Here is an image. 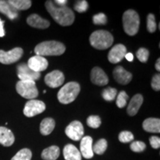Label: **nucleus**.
I'll use <instances>...</instances> for the list:
<instances>
[{
    "instance_id": "1",
    "label": "nucleus",
    "mask_w": 160,
    "mask_h": 160,
    "mask_svg": "<svg viewBox=\"0 0 160 160\" xmlns=\"http://www.w3.org/2000/svg\"><path fill=\"white\" fill-rule=\"evenodd\" d=\"M45 8L56 22L60 25L69 26L74 22V13L67 6H58L53 1L48 0L45 2Z\"/></svg>"
},
{
    "instance_id": "2",
    "label": "nucleus",
    "mask_w": 160,
    "mask_h": 160,
    "mask_svg": "<svg viewBox=\"0 0 160 160\" xmlns=\"http://www.w3.org/2000/svg\"><path fill=\"white\" fill-rule=\"evenodd\" d=\"M65 46L63 43L58 41H45L38 44L35 47L36 55L45 57V56H60L65 51Z\"/></svg>"
},
{
    "instance_id": "3",
    "label": "nucleus",
    "mask_w": 160,
    "mask_h": 160,
    "mask_svg": "<svg viewBox=\"0 0 160 160\" xmlns=\"http://www.w3.org/2000/svg\"><path fill=\"white\" fill-rule=\"evenodd\" d=\"M80 90H81L80 85L77 82H68L62 86L58 92V100L60 103L64 105L73 102L79 95Z\"/></svg>"
},
{
    "instance_id": "4",
    "label": "nucleus",
    "mask_w": 160,
    "mask_h": 160,
    "mask_svg": "<svg viewBox=\"0 0 160 160\" xmlns=\"http://www.w3.org/2000/svg\"><path fill=\"white\" fill-rule=\"evenodd\" d=\"M89 39L92 47L98 50L109 48L113 42V37L111 33L104 30L93 32Z\"/></svg>"
},
{
    "instance_id": "5",
    "label": "nucleus",
    "mask_w": 160,
    "mask_h": 160,
    "mask_svg": "<svg viewBox=\"0 0 160 160\" xmlns=\"http://www.w3.org/2000/svg\"><path fill=\"white\" fill-rule=\"evenodd\" d=\"M124 31L128 35L134 36L139 31L140 19L139 16L134 10H128L122 17Z\"/></svg>"
},
{
    "instance_id": "6",
    "label": "nucleus",
    "mask_w": 160,
    "mask_h": 160,
    "mask_svg": "<svg viewBox=\"0 0 160 160\" xmlns=\"http://www.w3.org/2000/svg\"><path fill=\"white\" fill-rule=\"evenodd\" d=\"M17 93L27 99H34L39 95V91L33 81H22L19 80L16 85Z\"/></svg>"
},
{
    "instance_id": "7",
    "label": "nucleus",
    "mask_w": 160,
    "mask_h": 160,
    "mask_svg": "<svg viewBox=\"0 0 160 160\" xmlns=\"http://www.w3.org/2000/svg\"><path fill=\"white\" fill-rule=\"evenodd\" d=\"M45 108L46 105L42 101L31 99L26 102L23 113L27 117H33L45 111Z\"/></svg>"
},
{
    "instance_id": "8",
    "label": "nucleus",
    "mask_w": 160,
    "mask_h": 160,
    "mask_svg": "<svg viewBox=\"0 0 160 160\" xmlns=\"http://www.w3.org/2000/svg\"><path fill=\"white\" fill-rule=\"evenodd\" d=\"M23 55V49L15 48L9 51L0 50V63L4 65H11L21 59Z\"/></svg>"
},
{
    "instance_id": "9",
    "label": "nucleus",
    "mask_w": 160,
    "mask_h": 160,
    "mask_svg": "<svg viewBox=\"0 0 160 160\" xmlns=\"http://www.w3.org/2000/svg\"><path fill=\"white\" fill-rule=\"evenodd\" d=\"M65 134L73 141L81 140L84 135V127L82 124L77 120L71 122L66 128Z\"/></svg>"
},
{
    "instance_id": "10",
    "label": "nucleus",
    "mask_w": 160,
    "mask_h": 160,
    "mask_svg": "<svg viewBox=\"0 0 160 160\" xmlns=\"http://www.w3.org/2000/svg\"><path fill=\"white\" fill-rule=\"evenodd\" d=\"M17 76L22 81L35 82L41 77V73L32 71L26 63H22L17 66Z\"/></svg>"
},
{
    "instance_id": "11",
    "label": "nucleus",
    "mask_w": 160,
    "mask_h": 160,
    "mask_svg": "<svg viewBox=\"0 0 160 160\" xmlns=\"http://www.w3.org/2000/svg\"><path fill=\"white\" fill-rule=\"evenodd\" d=\"M127 48L122 44H117L112 48L108 55V59L112 64L119 63L125 58Z\"/></svg>"
},
{
    "instance_id": "12",
    "label": "nucleus",
    "mask_w": 160,
    "mask_h": 160,
    "mask_svg": "<svg viewBox=\"0 0 160 160\" xmlns=\"http://www.w3.org/2000/svg\"><path fill=\"white\" fill-rule=\"evenodd\" d=\"M65 81V77L62 71L55 70L51 73L46 74L45 77V82L48 87L52 88L59 87L62 85Z\"/></svg>"
},
{
    "instance_id": "13",
    "label": "nucleus",
    "mask_w": 160,
    "mask_h": 160,
    "mask_svg": "<svg viewBox=\"0 0 160 160\" xmlns=\"http://www.w3.org/2000/svg\"><path fill=\"white\" fill-rule=\"evenodd\" d=\"M27 65L32 71L37 73L45 71L48 67V62L45 57L36 55L29 59Z\"/></svg>"
},
{
    "instance_id": "14",
    "label": "nucleus",
    "mask_w": 160,
    "mask_h": 160,
    "mask_svg": "<svg viewBox=\"0 0 160 160\" xmlns=\"http://www.w3.org/2000/svg\"><path fill=\"white\" fill-rule=\"evenodd\" d=\"M91 80L94 85L104 86L108 83V77L101 68L94 67L91 72Z\"/></svg>"
},
{
    "instance_id": "15",
    "label": "nucleus",
    "mask_w": 160,
    "mask_h": 160,
    "mask_svg": "<svg viewBox=\"0 0 160 160\" xmlns=\"http://www.w3.org/2000/svg\"><path fill=\"white\" fill-rule=\"evenodd\" d=\"M113 76L116 81L121 85H128L131 82L133 78L132 73L126 71L122 66H117L115 68L113 71Z\"/></svg>"
},
{
    "instance_id": "16",
    "label": "nucleus",
    "mask_w": 160,
    "mask_h": 160,
    "mask_svg": "<svg viewBox=\"0 0 160 160\" xmlns=\"http://www.w3.org/2000/svg\"><path fill=\"white\" fill-rule=\"evenodd\" d=\"M80 153L85 159H91L93 157V139L89 136L82 138L80 142Z\"/></svg>"
},
{
    "instance_id": "17",
    "label": "nucleus",
    "mask_w": 160,
    "mask_h": 160,
    "mask_svg": "<svg viewBox=\"0 0 160 160\" xmlns=\"http://www.w3.org/2000/svg\"><path fill=\"white\" fill-rule=\"evenodd\" d=\"M27 23L31 27L39 29H46L50 26L48 20L43 19L38 14H31L27 18Z\"/></svg>"
},
{
    "instance_id": "18",
    "label": "nucleus",
    "mask_w": 160,
    "mask_h": 160,
    "mask_svg": "<svg viewBox=\"0 0 160 160\" xmlns=\"http://www.w3.org/2000/svg\"><path fill=\"white\" fill-rule=\"evenodd\" d=\"M143 103V97L142 95L139 94H136L134 97L131 99L130 102L128 105L127 108V113L131 117H133L135 116L139 111L140 108H141L142 105Z\"/></svg>"
},
{
    "instance_id": "19",
    "label": "nucleus",
    "mask_w": 160,
    "mask_h": 160,
    "mask_svg": "<svg viewBox=\"0 0 160 160\" xmlns=\"http://www.w3.org/2000/svg\"><path fill=\"white\" fill-rule=\"evenodd\" d=\"M0 13L7 16L11 20H14L19 17V12L8 2V1L0 0Z\"/></svg>"
},
{
    "instance_id": "20",
    "label": "nucleus",
    "mask_w": 160,
    "mask_h": 160,
    "mask_svg": "<svg viewBox=\"0 0 160 160\" xmlns=\"http://www.w3.org/2000/svg\"><path fill=\"white\" fill-rule=\"evenodd\" d=\"M15 137L13 132L5 127L0 126V144L5 147H10L14 143Z\"/></svg>"
},
{
    "instance_id": "21",
    "label": "nucleus",
    "mask_w": 160,
    "mask_h": 160,
    "mask_svg": "<svg viewBox=\"0 0 160 160\" xmlns=\"http://www.w3.org/2000/svg\"><path fill=\"white\" fill-rule=\"evenodd\" d=\"M63 155L65 160H82V155L77 147L72 144L65 145L63 149Z\"/></svg>"
},
{
    "instance_id": "22",
    "label": "nucleus",
    "mask_w": 160,
    "mask_h": 160,
    "mask_svg": "<svg viewBox=\"0 0 160 160\" xmlns=\"http://www.w3.org/2000/svg\"><path fill=\"white\" fill-rule=\"evenodd\" d=\"M143 129L150 133H159L160 119L159 118H148L142 124Z\"/></svg>"
},
{
    "instance_id": "23",
    "label": "nucleus",
    "mask_w": 160,
    "mask_h": 160,
    "mask_svg": "<svg viewBox=\"0 0 160 160\" xmlns=\"http://www.w3.org/2000/svg\"><path fill=\"white\" fill-rule=\"evenodd\" d=\"M60 155V149L58 146L52 145L42 152L41 157L44 160H57Z\"/></svg>"
},
{
    "instance_id": "24",
    "label": "nucleus",
    "mask_w": 160,
    "mask_h": 160,
    "mask_svg": "<svg viewBox=\"0 0 160 160\" xmlns=\"http://www.w3.org/2000/svg\"><path fill=\"white\" fill-rule=\"evenodd\" d=\"M56 125L54 119L52 118L48 117L44 119L40 124V133L43 136H48L51 134L53 131Z\"/></svg>"
},
{
    "instance_id": "25",
    "label": "nucleus",
    "mask_w": 160,
    "mask_h": 160,
    "mask_svg": "<svg viewBox=\"0 0 160 160\" xmlns=\"http://www.w3.org/2000/svg\"><path fill=\"white\" fill-rule=\"evenodd\" d=\"M8 2L17 11H25L31 7L32 2L30 0H9Z\"/></svg>"
},
{
    "instance_id": "26",
    "label": "nucleus",
    "mask_w": 160,
    "mask_h": 160,
    "mask_svg": "<svg viewBox=\"0 0 160 160\" xmlns=\"http://www.w3.org/2000/svg\"><path fill=\"white\" fill-rule=\"evenodd\" d=\"M108 148V142L105 139H101L98 140L95 145L93 146V153L97 154L102 155L105 153Z\"/></svg>"
},
{
    "instance_id": "27",
    "label": "nucleus",
    "mask_w": 160,
    "mask_h": 160,
    "mask_svg": "<svg viewBox=\"0 0 160 160\" xmlns=\"http://www.w3.org/2000/svg\"><path fill=\"white\" fill-rule=\"evenodd\" d=\"M32 152L28 148H23L18 151L11 160H31Z\"/></svg>"
},
{
    "instance_id": "28",
    "label": "nucleus",
    "mask_w": 160,
    "mask_h": 160,
    "mask_svg": "<svg viewBox=\"0 0 160 160\" xmlns=\"http://www.w3.org/2000/svg\"><path fill=\"white\" fill-rule=\"evenodd\" d=\"M117 94V90L113 88H107L102 91V96L106 101H113L115 99Z\"/></svg>"
},
{
    "instance_id": "29",
    "label": "nucleus",
    "mask_w": 160,
    "mask_h": 160,
    "mask_svg": "<svg viewBox=\"0 0 160 160\" xmlns=\"http://www.w3.org/2000/svg\"><path fill=\"white\" fill-rule=\"evenodd\" d=\"M128 98V95L126 93L125 91H122L121 92H119V93L117 96V102H116L117 107L119 108H122L125 107L127 105Z\"/></svg>"
},
{
    "instance_id": "30",
    "label": "nucleus",
    "mask_w": 160,
    "mask_h": 160,
    "mask_svg": "<svg viewBox=\"0 0 160 160\" xmlns=\"http://www.w3.org/2000/svg\"><path fill=\"white\" fill-rule=\"evenodd\" d=\"M147 30L151 33H154L157 30V22L153 13H149L147 17Z\"/></svg>"
},
{
    "instance_id": "31",
    "label": "nucleus",
    "mask_w": 160,
    "mask_h": 160,
    "mask_svg": "<svg viewBox=\"0 0 160 160\" xmlns=\"http://www.w3.org/2000/svg\"><path fill=\"white\" fill-rule=\"evenodd\" d=\"M101 119L99 116L91 115L87 119V125L92 128H98L101 125Z\"/></svg>"
},
{
    "instance_id": "32",
    "label": "nucleus",
    "mask_w": 160,
    "mask_h": 160,
    "mask_svg": "<svg viewBox=\"0 0 160 160\" xmlns=\"http://www.w3.org/2000/svg\"><path fill=\"white\" fill-rule=\"evenodd\" d=\"M149 51L145 48H140L137 52V57L141 62L145 63L147 62L148 59L149 58Z\"/></svg>"
},
{
    "instance_id": "33",
    "label": "nucleus",
    "mask_w": 160,
    "mask_h": 160,
    "mask_svg": "<svg viewBox=\"0 0 160 160\" xmlns=\"http://www.w3.org/2000/svg\"><path fill=\"white\" fill-rule=\"evenodd\" d=\"M133 139H134V136L130 131H122L119 135V140L122 143L131 142Z\"/></svg>"
},
{
    "instance_id": "34",
    "label": "nucleus",
    "mask_w": 160,
    "mask_h": 160,
    "mask_svg": "<svg viewBox=\"0 0 160 160\" xmlns=\"http://www.w3.org/2000/svg\"><path fill=\"white\" fill-rule=\"evenodd\" d=\"M130 148H131L132 151L136 152V153H140V152L145 151L146 145L142 141H134L131 144Z\"/></svg>"
},
{
    "instance_id": "35",
    "label": "nucleus",
    "mask_w": 160,
    "mask_h": 160,
    "mask_svg": "<svg viewBox=\"0 0 160 160\" xmlns=\"http://www.w3.org/2000/svg\"><path fill=\"white\" fill-rule=\"evenodd\" d=\"M74 10L78 13H84L87 11L88 9V3L85 0H81V1H77L75 5H73Z\"/></svg>"
},
{
    "instance_id": "36",
    "label": "nucleus",
    "mask_w": 160,
    "mask_h": 160,
    "mask_svg": "<svg viewBox=\"0 0 160 160\" xmlns=\"http://www.w3.org/2000/svg\"><path fill=\"white\" fill-rule=\"evenodd\" d=\"M93 22L95 25H105L108 22L107 17L105 13H97L93 17Z\"/></svg>"
},
{
    "instance_id": "37",
    "label": "nucleus",
    "mask_w": 160,
    "mask_h": 160,
    "mask_svg": "<svg viewBox=\"0 0 160 160\" xmlns=\"http://www.w3.org/2000/svg\"><path fill=\"white\" fill-rule=\"evenodd\" d=\"M151 87L154 91H159L160 90V75L155 74L152 78Z\"/></svg>"
},
{
    "instance_id": "38",
    "label": "nucleus",
    "mask_w": 160,
    "mask_h": 160,
    "mask_svg": "<svg viewBox=\"0 0 160 160\" xmlns=\"http://www.w3.org/2000/svg\"><path fill=\"white\" fill-rule=\"evenodd\" d=\"M150 144H151V147L154 149H158L160 147V139L159 137H156V136H152L150 137Z\"/></svg>"
},
{
    "instance_id": "39",
    "label": "nucleus",
    "mask_w": 160,
    "mask_h": 160,
    "mask_svg": "<svg viewBox=\"0 0 160 160\" xmlns=\"http://www.w3.org/2000/svg\"><path fill=\"white\" fill-rule=\"evenodd\" d=\"M5 35V29H4V21L0 19V37H3Z\"/></svg>"
},
{
    "instance_id": "40",
    "label": "nucleus",
    "mask_w": 160,
    "mask_h": 160,
    "mask_svg": "<svg viewBox=\"0 0 160 160\" xmlns=\"http://www.w3.org/2000/svg\"><path fill=\"white\" fill-rule=\"evenodd\" d=\"M55 3L57 5L62 7V6H65L66 4L68 3V1L67 0H57L55 1Z\"/></svg>"
},
{
    "instance_id": "41",
    "label": "nucleus",
    "mask_w": 160,
    "mask_h": 160,
    "mask_svg": "<svg viewBox=\"0 0 160 160\" xmlns=\"http://www.w3.org/2000/svg\"><path fill=\"white\" fill-rule=\"evenodd\" d=\"M125 58H126V59L129 62H132L133 60V55L131 53H126Z\"/></svg>"
},
{
    "instance_id": "42",
    "label": "nucleus",
    "mask_w": 160,
    "mask_h": 160,
    "mask_svg": "<svg viewBox=\"0 0 160 160\" xmlns=\"http://www.w3.org/2000/svg\"><path fill=\"white\" fill-rule=\"evenodd\" d=\"M155 67H156V69H157V71H160V59L159 58L157 59V62H156Z\"/></svg>"
}]
</instances>
